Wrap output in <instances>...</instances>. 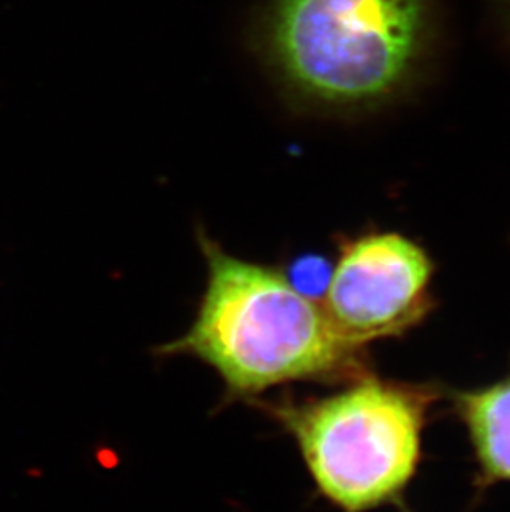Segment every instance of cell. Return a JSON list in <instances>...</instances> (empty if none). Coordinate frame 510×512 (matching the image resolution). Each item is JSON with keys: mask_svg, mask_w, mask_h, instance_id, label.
I'll return each instance as SVG.
<instances>
[{"mask_svg": "<svg viewBox=\"0 0 510 512\" xmlns=\"http://www.w3.org/2000/svg\"><path fill=\"white\" fill-rule=\"evenodd\" d=\"M199 242L207 285L198 317L163 352L201 358L239 395L300 380L355 382L370 375L363 348L348 342L322 304L289 277L226 254L204 234Z\"/></svg>", "mask_w": 510, "mask_h": 512, "instance_id": "6da1fadb", "label": "cell"}, {"mask_svg": "<svg viewBox=\"0 0 510 512\" xmlns=\"http://www.w3.org/2000/svg\"><path fill=\"white\" fill-rule=\"evenodd\" d=\"M438 387L358 378L342 392L282 406L323 498L342 512L400 506L423 458V433Z\"/></svg>", "mask_w": 510, "mask_h": 512, "instance_id": "7a4b0ae2", "label": "cell"}, {"mask_svg": "<svg viewBox=\"0 0 510 512\" xmlns=\"http://www.w3.org/2000/svg\"><path fill=\"white\" fill-rule=\"evenodd\" d=\"M426 0H279L270 42L308 97L368 105L398 92L423 55Z\"/></svg>", "mask_w": 510, "mask_h": 512, "instance_id": "3957f363", "label": "cell"}, {"mask_svg": "<svg viewBox=\"0 0 510 512\" xmlns=\"http://www.w3.org/2000/svg\"><path fill=\"white\" fill-rule=\"evenodd\" d=\"M434 261L400 232H370L340 251L322 307L353 345L395 339L431 314Z\"/></svg>", "mask_w": 510, "mask_h": 512, "instance_id": "277c9868", "label": "cell"}, {"mask_svg": "<svg viewBox=\"0 0 510 512\" xmlns=\"http://www.w3.org/2000/svg\"><path fill=\"white\" fill-rule=\"evenodd\" d=\"M453 405L471 441L479 488L510 483V378L454 392Z\"/></svg>", "mask_w": 510, "mask_h": 512, "instance_id": "5b68a950", "label": "cell"}, {"mask_svg": "<svg viewBox=\"0 0 510 512\" xmlns=\"http://www.w3.org/2000/svg\"><path fill=\"white\" fill-rule=\"evenodd\" d=\"M292 279L290 282L304 292L308 297H313L315 289H320L325 292L328 282L322 281V276H332V271H328L327 262L317 257H308L304 261H299L295 264V269L292 271Z\"/></svg>", "mask_w": 510, "mask_h": 512, "instance_id": "8992f818", "label": "cell"}]
</instances>
